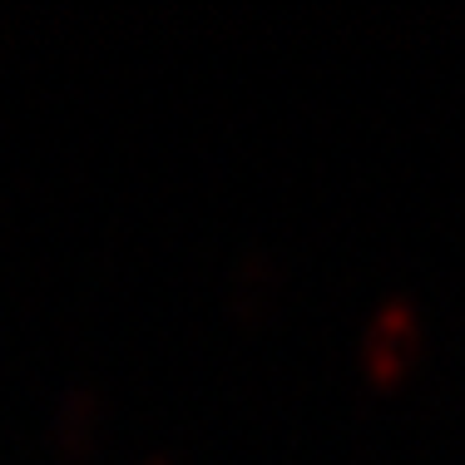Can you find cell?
I'll return each instance as SVG.
<instances>
[{"instance_id":"cell-1","label":"cell","mask_w":465,"mask_h":465,"mask_svg":"<svg viewBox=\"0 0 465 465\" xmlns=\"http://www.w3.org/2000/svg\"><path fill=\"white\" fill-rule=\"evenodd\" d=\"M411 341H416V312L411 302H386L381 312H376V322L367 331V371L376 381H391V376H401L406 357H411Z\"/></svg>"},{"instance_id":"cell-2","label":"cell","mask_w":465,"mask_h":465,"mask_svg":"<svg viewBox=\"0 0 465 465\" xmlns=\"http://www.w3.org/2000/svg\"><path fill=\"white\" fill-rule=\"evenodd\" d=\"M149 465H169V460H149Z\"/></svg>"}]
</instances>
